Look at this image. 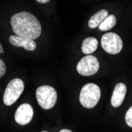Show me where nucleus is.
<instances>
[{"instance_id": "4", "label": "nucleus", "mask_w": 132, "mask_h": 132, "mask_svg": "<svg viewBox=\"0 0 132 132\" xmlns=\"http://www.w3.org/2000/svg\"><path fill=\"white\" fill-rule=\"evenodd\" d=\"M25 86L21 79L14 78L12 79L5 89L3 94V102L6 105L10 106L17 101L21 95Z\"/></svg>"}, {"instance_id": "3", "label": "nucleus", "mask_w": 132, "mask_h": 132, "mask_svg": "<svg viewBox=\"0 0 132 132\" xmlns=\"http://www.w3.org/2000/svg\"><path fill=\"white\" fill-rule=\"evenodd\" d=\"M36 97L39 105L44 110L52 109L57 101V93L50 86H41L37 88Z\"/></svg>"}, {"instance_id": "9", "label": "nucleus", "mask_w": 132, "mask_h": 132, "mask_svg": "<svg viewBox=\"0 0 132 132\" xmlns=\"http://www.w3.org/2000/svg\"><path fill=\"white\" fill-rule=\"evenodd\" d=\"M127 93V86L124 83H118L115 86V89L112 93V96L111 98L112 105L115 108H118L120 106L126 97Z\"/></svg>"}, {"instance_id": "2", "label": "nucleus", "mask_w": 132, "mask_h": 132, "mask_svg": "<svg viewBox=\"0 0 132 132\" xmlns=\"http://www.w3.org/2000/svg\"><path fill=\"white\" fill-rule=\"evenodd\" d=\"M101 94V89L98 86L93 83H88L82 87L80 92V103L86 109H93L97 104Z\"/></svg>"}, {"instance_id": "6", "label": "nucleus", "mask_w": 132, "mask_h": 132, "mask_svg": "<svg viewBox=\"0 0 132 132\" xmlns=\"http://www.w3.org/2000/svg\"><path fill=\"white\" fill-rule=\"evenodd\" d=\"M100 67L98 59L92 55H86L77 65L78 73L83 76H91L98 71Z\"/></svg>"}, {"instance_id": "10", "label": "nucleus", "mask_w": 132, "mask_h": 132, "mask_svg": "<svg viewBox=\"0 0 132 132\" xmlns=\"http://www.w3.org/2000/svg\"><path fill=\"white\" fill-rule=\"evenodd\" d=\"M109 16V12L107 10H101L94 14L88 22V26L90 29H96L99 27L101 22Z\"/></svg>"}, {"instance_id": "16", "label": "nucleus", "mask_w": 132, "mask_h": 132, "mask_svg": "<svg viewBox=\"0 0 132 132\" xmlns=\"http://www.w3.org/2000/svg\"><path fill=\"white\" fill-rule=\"evenodd\" d=\"M59 132H72L70 130H68V129H63V130H61Z\"/></svg>"}, {"instance_id": "18", "label": "nucleus", "mask_w": 132, "mask_h": 132, "mask_svg": "<svg viewBox=\"0 0 132 132\" xmlns=\"http://www.w3.org/2000/svg\"><path fill=\"white\" fill-rule=\"evenodd\" d=\"M42 132H47V131H42Z\"/></svg>"}, {"instance_id": "8", "label": "nucleus", "mask_w": 132, "mask_h": 132, "mask_svg": "<svg viewBox=\"0 0 132 132\" xmlns=\"http://www.w3.org/2000/svg\"><path fill=\"white\" fill-rule=\"evenodd\" d=\"M10 43L18 47H23L27 51H34L37 48V44L34 41V40L19 37L17 35H12L9 38Z\"/></svg>"}, {"instance_id": "7", "label": "nucleus", "mask_w": 132, "mask_h": 132, "mask_svg": "<svg viewBox=\"0 0 132 132\" xmlns=\"http://www.w3.org/2000/svg\"><path fill=\"white\" fill-rule=\"evenodd\" d=\"M33 116V109L30 104H21L15 112V121L20 125H27L32 120Z\"/></svg>"}, {"instance_id": "5", "label": "nucleus", "mask_w": 132, "mask_h": 132, "mask_svg": "<svg viewBox=\"0 0 132 132\" xmlns=\"http://www.w3.org/2000/svg\"><path fill=\"white\" fill-rule=\"evenodd\" d=\"M103 49L109 54L116 55L123 48V41L119 35L114 32H107L103 35L101 40Z\"/></svg>"}, {"instance_id": "15", "label": "nucleus", "mask_w": 132, "mask_h": 132, "mask_svg": "<svg viewBox=\"0 0 132 132\" xmlns=\"http://www.w3.org/2000/svg\"><path fill=\"white\" fill-rule=\"evenodd\" d=\"M36 1H37L40 3H47L50 0H36Z\"/></svg>"}, {"instance_id": "13", "label": "nucleus", "mask_w": 132, "mask_h": 132, "mask_svg": "<svg viewBox=\"0 0 132 132\" xmlns=\"http://www.w3.org/2000/svg\"><path fill=\"white\" fill-rule=\"evenodd\" d=\"M125 120H126L127 124L129 127H132V106L127 110V113H126V116H125Z\"/></svg>"}, {"instance_id": "17", "label": "nucleus", "mask_w": 132, "mask_h": 132, "mask_svg": "<svg viewBox=\"0 0 132 132\" xmlns=\"http://www.w3.org/2000/svg\"><path fill=\"white\" fill-rule=\"evenodd\" d=\"M4 52H3V46H2V44H0V54H3Z\"/></svg>"}, {"instance_id": "12", "label": "nucleus", "mask_w": 132, "mask_h": 132, "mask_svg": "<svg viewBox=\"0 0 132 132\" xmlns=\"http://www.w3.org/2000/svg\"><path fill=\"white\" fill-rule=\"evenodd\" d=\"M116 24V18L113 14L109 15L99 26V29L101 31L105 32V31H109L111 29H112Z\"/></svg>"}, {"instance_id": "11", "label": "nucleus", "mask_w": 132, "mask_h": 132, "mask_svg": "<svg viewBox=\"0 0 132 132\" xmlns=\"http://www.w3.org/2000/svg\"><path fill=\"white\" fill-rule=\"evenodd\" d=\"M97 47L98 41L97 39L94 37H87L82 41L81 52L86 55H89L97 50Z\"/></svg>"}, {"instance_id": "14", "label": "nucleus", "mask_w": 132, "mask_h": 132, "mask_svg": "<svg viewBox=\"0 0 132 132\" xmlns=\"http://www.w3.org/2000/svg\"><path fill=\"white\" fill-rule=\"evenodd\" d=\"M6 70V65H5L4 62L0 59V78H2L5 75Z\"/></svg>"}, {"instance_id": "1", "label": "nucleus", "mask_w": 132, "mask_h": 132, "mask_svg": "<svg viewBox=\"0 0 132 132\" xmlns=\"http://www.w3.org/2000/svg\"><path fill=\"white\" fill-rule=\"evenodd\" d=\"M10 25L14 32L19 37L35 40L41 34L40 23L29 12L22 11L14 14L10 19Z\"/></svg>"}]
</instances>
